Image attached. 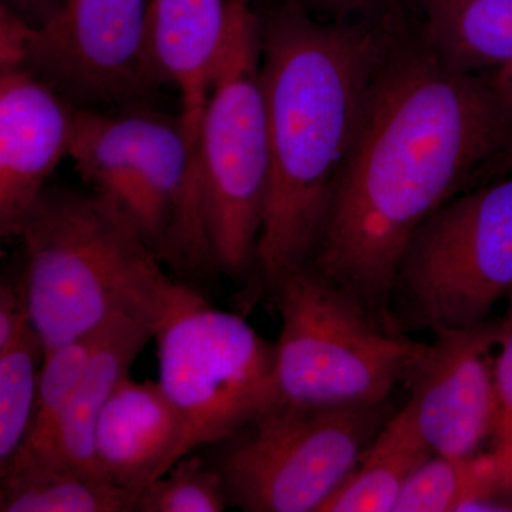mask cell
<instances>
[{
    "mask_svg": "<svg viewBox=\"0 0 512 512\" xmlns=\"http://www.w3.org/2000/svg\"><path fill=\"white\" fill-rule=\"evenodd\" d=\"M30 319L45 355L127 315L156 332L184 292L119 207L93 191L47 187L19 237Z\"/></svg>",
    "mask_w": 512,
    "mask_h": 512,
    "instance_id": "3",
    "label": "cell"
},
{
    "mask_svg": "<svg viewBox=\"0 0 512 512\" xmlns=\"http://www.w3.org/2000/svg\"><path fill=\"white\" fill-rule=\"evenodd\" d=\"M43 360L45 348L33 326L0 348V468L28 436Z\"/></svg>",
    "mask_w": 512,
    "mask_h": 512,
    "instance_id": "21",
    "label": "cell"
},
{
    "mask_svg": "<svg viewBox=\"0 0 512 512\" xmlns=\"http://www.w3.org/2000/svg\"><path fill=\"white\" fill-rule=\"evenodd\" d=\"M76 107L69 157L83 183L133 220L161 261L191 274L212 261L198 143L147 107Z\"/></svg>",
    "mask_w": 512,
    "mask_h": 512,
    "instance_id": "4",
    "label": "cell"
},
{
    "mask_svg": "<svg viewBox=\"0 0 512 512\" xmlns=\"http://www.w3.org/2000/svg\"><path fill=\"white\" fill-rule=\"evenodd\" d=\"M389 3L392 30L309 266L400 330L392 293L410 239L512 151V114L485 74L441 62Z\"/></svg>",
    "mask_w": 512,
    "mask_h": 512,
    "instance_id": "1",
    "label": "cell"
},
{
    "mask_svg": "<svg viewBox=\"0 0 512 512\" xmlns=\"http://www.w3.org/2000/svg\"><path fill=\"white\" fill-rule=\"evenodd\" d=\"M228 507L220 471L195 450L138 493L136 512H221Z\"/></svg>",
    "mask_w": 512,
    "mask_h": 512,
    "instance_id": "22",
    "label": "cell"
},
{
    "mask_svg": "<svg viewBox=\"0 0 512 512\" xmlns=\"http://www.w3.org/2000/svg\"><path fill=\"white\" fill-rule=\"evenodd\" d=\"M63 2L64 0H2V3L32 26H40L52 18Z\"/></svg>",
    "mask_w": 512,
    "mask_h": 512,
    "instance_id": "25",
    "label": "cell"
},
{
    "mask_svg": "<svg viewBox=\"0 0 512 512\" xmlns=\"http://www.w3.org/2000/svg\"><path fill=\"white\" fill-rule=\"evenodd\" d=\"M96 338L97 330L46 353L28 436L5 467L12 463L55 460L60 427L89 365Z\"/></svg>",
    "mask_w": 512,
    "mask_h": 512,
    "instance_id": "20",
    "label": "cell"
},
{
    "mask_svg": "<svg viewBox=\"0 0 512 512\" xmlns=\"http://www.w3.org/2000/svg\"><path fill=\"white\" fill-rule=\"evenodd\" d=\"M248 2L254 3L256 0H248ZM301 2L305 3L308 8L315 10V12H325V10L336 8V6L346 2V0H301Z\"/></svg>",
    "mask_w": 512,
    "mask_h": 512,
    "instance_id": "27",
    "label": "cell"
},
{
    "mask_svg": "<svg viewBox=\"0 0 512 512\" xmlns=\"http://www.w3.org/2000/svg\"><path fill=\"white\" fill-rule=\"evenodd\" d=\"M137 494L66 463H12L0 470L2 512H136Z\"/></svg>",
    "mask_w": 512,
    "mask_h": 512,
    "instance_id": "18",
    "label": "cell"
},
{
    "mask_svg": "<svg viewBox=\"0 0 512 512\" xmlns=\"http://www.w3.org/2000/svg\"><path fill=\"white\" fill-rule=\"evenodd\" d=\"M264 2L256 12L271 180L256 271L271 293L285 276L311 265L394 12L382 0L340 15H320L301 0Z\"/></svg>",
    "mask_w": 512,
    "mask_h": 512,
    "instance_id": "2",
    "label": "cell"
},
{
    "mask_svg": "<svg viewBox=\"0 0 512 512\" xmlns=\"http://www.w3.org/2000/svg\"><path fill=\"white\" fill-rule=\"evenodd\" d=\"M500 323L436 333L410 379L404 404L434 456L476 454L493 436L498 399L495 360Z\"/></svg>",
    "mask_w": 512,
    "mask_h": 512,
    "instance_id": "11",
    "label": "cell"
},
{
    "mask_svg": "<svg viewBox=\"0 0 512 512\" xmlns=\"http://www.w3.org/2000/svg\"><path fill=\"white\" fill-rule=\"evenodd\" d=\"M184 440V421L160 383L127 376L97 421V470L138 495L184 456Z\"/></svg>",
    "mask_w": 512,
    "mask_h": 512,
    "instance_id": "13",
    "label": "cell"
},
{
    "mask_svg": "<svg viewBox=\"0 0 512 512\" xmlns=\"http://www.w3.org/2000/svg\"><path fill=\"white\" fill-rule=\"evenodd\" d=\"M493 173L497 175V177L512 173V151L498 158L497 163L494 164Z\"/></svg>",
    "mask_w": 512,
    "mask_h": 512,
    "instance_id": "28",
    "label": "cell"
},
{
    "mask_svg": "<svg viewBox=\"0 0 512 512\" xmlns=\"http://www.w3.org/2000/svg\"><path fill=\"white\" fill-rule=\"evenodd\" d=\"M511 291L512 173L444 202L417 229L394 281V322L402 332L474 328Z\"/></svg>",
    "mask_w": 512,
    "mask_h": 512,
    "instance_id": "7",
    "label": "cell"
},
{
    "mask_svg": "<svg viewBox=\"0 0 512 512\" xmlns=\"http://www.w3.org/2000/svg\"><path fill=\"white\" fill-rule=\"evenodd\" d=\"M73 106L28 66L0 67V235L20 228L50 175L69 157Z\"/></svg>",
    "mask_w": 512,
    "mask_h": 512,
    "instance_id": "12",
    "label": "cell"
},
{
    "mask_svg": "<svg viewBox=\"0 0 512 512\" xmlns=\"http://www.w3.org/2000/svg\"><path fill=\"white\" fill-rule=\"evenodd\" d=\"M154 339L158 383L184 421V456L234 436L279 402L275 345L190 286Z\"/></svg>",
    "mask_w": 512,
    "mask_h": 512,
    "instance_id": "9",
    "label": "cell"
},
{
    "mask_svg": "<svg viewBox=\"0 0 512 512\" xmlns=\"http://www.w3.org/2000/svg\"><path fill=\"white\" fill-rule=\"evenodd\" d=\"M485 76L490 80L491 86L494 87L495 93L503 101L504 106L512 114V62L493 72L485 73Z\"/></svg>",
    "mask_w": 512,
    "mask_h": 512,
    "instance_id": "26",
    "label": "cell"
},
{
    "mask_svg": "<svg viewBox=\"0 0 512 512\" xmlns=\"http://www.w3.org/2000/svg\"><path fill=\"white\" fill-rule=\"evenodd\" d=\"M508 296H510V306H508L507 315H505L503 323L504 325L512 326V291Z\"/></svg>",
    "mask_w": 512,
    "mask_h": 512,
    "instance_id": "29",
    "label": "cell"
},
{
    "mask_svg": "<svg viewBox=\"0 0 512 512\" xmlns=\"http://www.w3.org/2000/svg\"><path fill=\"white\" fill-rule=\"evenodd\" d=\"M497 346L500 349L495 359L498 412L493 453L512 484V326L500 322Z\"/></svg>",
    "mask_w": 512,
    "mask_h": 512,
    "instance_id": "23",
    "label": "cell"
},
{
    "mask_svg": "<svg viewBox=\"0 0 512 512\" xmlns=\"http://www.w3.org/2000/svg\"><path fill=\"white\" fill-rule=\"evenodd\" d=\"M271 295L282 319L275 345L279 402L319 409L387 402L429 348L382 325L312 266L285 276Z\"/></svg>",
    "mask_w": 512,
    "mask_h": 512,
    "instance_id": "5",
    "label": "cell"
},
{
    "mask_svg": "<svg viewBox=\"0 0 512 512\" xmlns=\"http://www.w3.org/2000/svg\"><path fill=\"white\" fill-rule=\"evenodd\" d=\"M433 451L403 406L377 433L355 471L320 512H394L404 487Z\"/></svg>",
    "mask_w": 512,
    "mask_h": 512,
    "instance_id": "17",
    "label": "cell"
},
{
    "mask_svg": "<svg viewBox=\"0 0 512 512\" xmlns=\"http://www.w3.org/2000/svg\"><path fill=\"white\" fill-rule=\"evenodd\" d=\"M512 484L493 451L431 456L404 487L394 512L508 511Z\"/></svg>",
    "mask_w": 512,
    "mask_h": 512,
    "instance_id": "19",
    "label": "cell"
},
{
    "mask_svg": "<svg viewBox=\"0 0 512 512\" xmlns=\"http://www.w3.org/2000/svg\"><path fill=\"white\" fill-rule=\"evenodd\" d=\"M229 12L231 0H150L151 57L164 84L178 90L180 117L195 141L227 40Z\"/></svg>",
    "mask_w": 512,
    "mask_h": 512,
    "instance_id": "14",
    "label": "cell"
},
{
    "mask_svg": "<svg viewBox=\"0 0 512 512\" xmlns=\"http://www.w3.org/2000/svg\"><path fill=\"white\" fill-rule=\"evenodd\" d=\"M33 326L28 299L19 271L0 282V348H5Z\"/></svg>",
    "mask_w": 512,
    "mask_h": 512,
    "instance_id": "24",
    "label": "cell"
},
{
    "mask_svg": "<svg viewBox=\"0 0 512 512\" xmlns=\"http://www.w3.org/2000/svg\"><path fill=\"white\" fill-rule=\"evenodd\" d=\"M389 414L375 406L319 409L278 402L211 446L229 504L245 512H320L348 480Z\"/></svg>",
    "mask_w": 512,
    "mask_h": 512,
    "instance_id": "8",
    "label": "cell"
},
{
    "mask_svg": "<svg viewBox=\"0 0 512 512\" xmlns=\"http://www.w3.org/2000/svg\"><path fill=\"white\" fill-rule=\"evenodd\" d=\"M451 69L485 74L512 62V0H390Z\"/></svg>",
    "mask_w": 512,
    "mask_h": 512,
    "instance_id": "15",
    "label": "cell"
},
{
    "mask_svg": "<svg viewBox=\"0 0 512 512\" xmlns=\"http://www.w3.org/2000/svg\"><path fill=\"white\" fill-rule=\"evenodd\" d=\"M151 339L154 329L127 315L114 316L97 330L89 365L60 427L55 463L101 476L94 456L97 421L111 394L130 376L131 367Z\"/></svg>",
    "mask_w": 512,
    "mask_h": 512,
    "instance_id": "16",
    "label": "cell"
},
{
    "mask_svg": "<svg viewBox=\"0 0 512 512\" xmlns=\"http://www.w3.org/2000/svg\"><path fill=\"white\" fill-rule=\"evenodd\" d=\"M198 156L215 271L242 278L256 269L271 180L261 28L248 0H231L227 40L202 113Z\"/></svg>",
    "mask_w": 512,
    "mask_h": 512,
    "instance_id": "6",
    "label": "cell"
},
{
    "mask_svg": "<svg viewBox=\"0 0 512 512\" xmlns=\"http://www.w3.org/2000/svg\"><path fill=\"white\" fill-rule=\"evenodd\" d=\"M150 0H64L30 32L26 66L73 106H141L164 84L148 46Z\"/></svg>",
    "mask_w": 512,
    "mask_h": 512,
    "instance_id": "10",
    "label": "cell"
}]
</instances>
